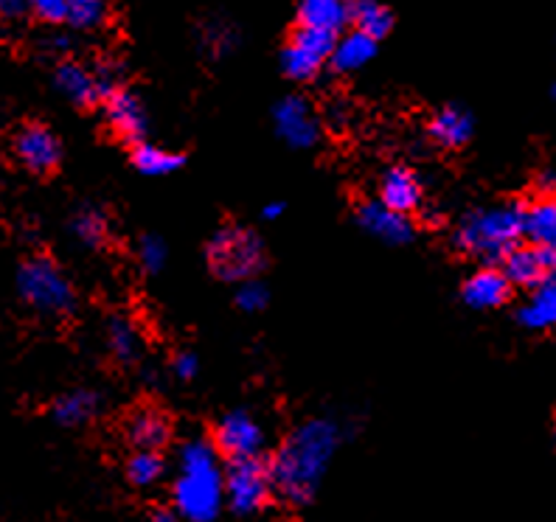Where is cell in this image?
Here are the masks:
<instances>
[{"instance_id":"cell-1","label":"cell","mask_w":556,"mask_h":522,"mask_svg":"<svg viewBox=\"0 0 556 522\" xmlns=\"http://www.w3.org/2000/svg\"><path fill=\"white\" fill-rule=\"evenodd\" d=\"M340 442L338 424L326 419H315L292 430V435L278 449L273 458V486L278 495L292 506H304L313 500L320 478L326 475V467L334 458V449Z\"/></svg>"},{"instance_id":"cell-2","label":"cell","mask_w":556,"mask_h":522,"mask_svg":"<svg viewBox=\"0 0 556 522\" xmlns=\"http://www.w3.org/2000/svg\"><path fill=\"white\" fill-rule=\"evenodd\" d=\"M180 472H177L175 506L191 522L217 520L225 497V472L219 469L217 453L208 442L198 438L180 449Z\"/></svg>"},{"instance_id":"cell-3","label":"cell","mask_w":556,"mask_h":522,"mask_svg":"<svg viewBox=\"0 0 556 522\" xmlns=\"http://www.w3.org/2000/svg\"><path fill=\"white\" fill-rule=\"evenodd\" d=\"M526 237V205L506 203L472 211L455 233V244L486 265L503 262Z\"/></svg>"},{"instance_id":"cell-4","label":"cell","mask_w":556,"mask_h":522,"mask_svg":"<svg viewBox=\"0 0 556 522\" xmlns=\"http://www.w3.org/2000/svg\"><path fill=\"white\" fill-rule=\"evenodd\" d=\"M208 265L223 281H251L265 267V247L248 228L225 225L208 242Z\"/></svg>"},{"instance_id":"cell-5","label":"cell","mask_w":556,"mask_h":522,"mask_svg":"<svg viewBox=\"0 0 556 522\" xmlns=\"http://www.w3.org/2000/svg\"><path fill=\"white\" fill-rule=\"evenodd\" d=\"M17 292L35 313L46 318L68 315L74 309V290L51 258H28L17 270Z\"/></svg>"},{"instance_id":"cell-6","label":"cell","mask_w":556,"mask_h":522,"mask_svg":"<svg viewBox=\"0 0 556 522\" xmlns=\"http://www.w3.org/2000/svg\"><path fill=\"white\" fill-rule=\"evenodd\" d=\"M273 488V472L256 458H231L225 469V497L237 514H256L267 502Z\"/></svg>"},{"instance_id":"cell-7","label":"cell","mask_w":556,"mask_h":522,"mask_svg":"<svg viewBox=\"0 0 556 522\" xmlns=\"http://www.w3.org/2000/svg\"><path fill=\"white\" fill-rule=\"evenodd\" d=\"M334 46H338V35H334V31L299 26L295 28V35H292V40L287 42V48L281 51V71H285L290 79H313V76L324 68V62L332 60Z\"/></svg>"},{"instance_id":"cell-8","label":"cell","mask_w":556,"mask_h":522,"mask_svg":"<svg viewBox=\"0 0 556 522\" xmlns=\"http://www.w3.org/2000/svg\"><path fill=\"white\" fill-rule=\"evenodd\" d=\"M273 118H276V129L281 141H287L292 150H309L315 147L320 136V124L315 118L313 107L301 96H287L273 110Z\"/></svg>"},{"instance_id":"cell-9","label":"cell","mask_w":556,"mask_h":522,"mask_svg":"<svg viewBox=\"0 0 556 522\" xmlns=\"http://www.w3.org/2000/svg\"><path fill=\"white\" fill-rule=\"evenodd\" d=\"M214 444L228 458H256L265 447V430L258 428V421L244 410H233L219 421Z\"/></svg>"},{"instance_id":"cell-10","label":"cell","mask_w":556,"mask_h":522,"mask_svg":"<svg viewBox=\"0 0 556 522\" xmlns=\"http://www.w3.org/2000/svg\"><path fill=\"white\" fill-rule=\"evenodd\" d=\"M14 157L35 175H46V171L56 169V163L62 157V147L51 129L42 124H26V127L14 136Z\"/></svg>"},{"instance_id":"cell-11","label":"cell","mask_w":556,"mask_h":522,"mask_svg":"<svg viewBox=\"0 0 556 522\" xmlns=\"http://www.w3.org/2000/svg\"><path fill=\"white\" fill-rule=\"evenodd\" d=\"M357 222L359 228L371 237L382 239L388 244H405L407 239L414 237V225L407 219V214L394 211L391 205H386L382 200H374V203H363L357 208Z\"/></svg>"},{"instance_id":"cell-12","label":"cell","mask_w":556,"mask_h":522,"mask_svg":"<svg viewBox=\"0 0 556 522\" xmlns=\"http://www.w3.org/2000/svg\"><path fill=\"white\" fill-rule=\"evenodd\" d=\"M104 116L108 124L113 127L116 136H122L124 141H143L147 136V110H143L141 99L129 90H116V93L108 96V107H104Z\"/></svg>"},{"instance_id":"cell-13","label":"cell","mask_w":556,"mask_h":522,"mask_svg":"<svg viewBox=\"0 0 556 522\" xmlns=\"http://www.w3.org/2000/svg\"><path fill=\"white\" fill-rule=\"evenodd\" d=\"M554 258L556 253L545 251V247H536V244H529V247H520L517 244L509 256L503 258V272L509 276V281L515 287H536L540 281L554 270Z\"/></svg>"},{"instance_id":"cell-14","label":"cell","mask_w":556,"mask_h":522,"mask_svg":"<svg viewBox=\"0 0 556 522\" xmlns=\"http://www.w3.org/2000/svg\"><path fill=\"white\" fill-rule=\"evenodd\" d=\"M511 287L515 284H511L506 272L495 270V267H486V270H478L464 284L462 295L472 309H495V306H503L509 301Z\"/></svg>"},{"instance_id":"cell-15","label":"cell","mask_w":556,"mask_h":522,"mask_svg":"<svg viewBox=\"0 0 556 522\" xmlns=\"http://www.w3.org/2000/svg\"><path fill=\"white\" fill-rule=\"evenodd\" d=\"M520 323L526 329L543 332L556 326V270H551L536 287H531L529 301L520 306Z\"/></svg>"},{"instance_id":"cell-16","label":"cell","mask_w":556,"mask_h":522,"mask_svg":"<svg viewBox=\"0 0 556 522\" xmlns=\"http://www.w3.org/2000/svg\"><path fill=\"white\" fill-rule=\"evenodd\" d=\"M54 85L68 102L81 104V107L99 102V96L104 90L102 79H96L88 68H81L76 62H62L60 68H56Z\"/></svg>"},{"instance_id":"cell-17","label":"cell","mask_w":556,"mask_h":522,"mask_svg":"<svg viewBox=\"0 0 556 522\" xmlns=\"http://www.w3.org/2000/svg\"><path fill=\"white\" fill-rule=\"evenodd\" d=\"M380 200L386 205H391L394 211L410 214V211H416L421 205L419 177H416L410 169H405V166H394V169H388L386 177H382Z\"/></svg>"},{"instance_id":"cell-18","label":"cell","mask_w":556,"mask_h":522,"mask_svg":"<svg viewBox=\"0 0 556 522\" xmlns=\"http://www.w3.org/2000/svg\"><path fill=\"white\" fill-rule=\"evenodd\" d=\"M526 237L536 247L556 253V194H543L526 205Z\"/></svg>"},{"instance_id":"cell-19","label":"cell","mask_w":556,"mask_h":522,"mask_svg":"<svg viewBox=\"0 0 556 522\" xmlns=\"http://www.w3.org/2000/svg\"><path fill=\"white\" fill-rule=\"evenodd\" d=\"M352 21V0H301L299 26L326 28L338 35Z\"/></svg>"},{"instance_id":"cell-20","label":"cell","mask_w":556,"mask_h":522,"mask_svg":"<svg viewBox=\"0 0 556 522\" xmlns=\"http://www.w3.org/2000/svg\"><path fill=\"white\" fill-rule=\"evenodd\" d=\"M430 138L447 150H458L472 138V116L462 107H444L430 122Z\"/></svg>"},{"instance_id":"cell-21","label":"cell","mask_w":556,"mask_h":522,"mask_svg":"<svg viewBox=\"0 0 556 522\" xmlns=\"http://www.w3.org/2000/svg\"><path fill=\"white\" fill-rule=\"evenodd\" d=\"M374 51H377V40H374L371 35H366V31L354 28L352 35L338 40L334 54L329 62H332V68L338 71V74H352V71H359L363 65L371 62Z\"/></svg>"},{"instance_id":"cell-22","label":"cell","mask_w":556,"mask_h":522,"mask_svg":"<svg viewBox=\"0 0 556 522\" xmlns=\"http://www.w3.org/2000/svg\"><path fill=\"white\" fill-rule=\"evenodd\" d=\"M352 23L354 28L371 35L374 40H382L394 26V17H391V9L380 0H352Z\"/></svg>"},{"instance_id":"cell-23","label":"cell","mask_w":556,"mask_h":522,"mask_svg":"<svg viewBox=\"0 0 556 522\" xmlns=\"http://www.w3.org/2000/svg\"><path fill=\"white\" fill-rule=\"evenodd\" d=\"M129 438L138 449H157L169 442V421L155 410H143L129 424Z\"/></svg>"},{"instance_id":"cell-24","label":"cell","mask_w":556,"mask_h":522,"mask_svg":"<svg viewBox=\"0 0 556 522\" xmlns=\"http://www.w3.org/2000/svg\"><path fill=\"white\" fill-rule=\"evenodd\" d=\"M132 163H136V169L141 175L150 177H161V175H172L184 166V157L175 155V152H166L161 147H152V143H136V152H132Z\"/></svg>"},{"instance_id":"cell-25","label":"cell","mask_w":556,"mask_h":522,"mask_svg":"<svg viewBox=\"0 0 556 522\" xmlns=\"http://www.w3.org/2000/svg\"><path fill=\"white\" fill-rule=\"evenodd\" d=\"M99 410V396L93 391H74V394L62 396L54 407V416L60 424L74 428V424H85L90 421Z\"/></svg>"},{"instance_id":"cell-26","label":"cell","mask_w":556,"mask_h":522,"mask_svg":"<svg viewBox=\"0 0 556 522\" xmlns=\"http://www.w3.org/2000/svg\"><path fill=\"white\" fill-rule=\"evenodd\" d=\"M108 346L110 352L116 354V360L132 362L138 357V348H141V340H138L136 326L129 320H110L108 326Z\"/></svg>"},{"instance_id":"cell-27","label":"cell","mask_w":556,"mask_h":522,"mask_svg":"<svg viewBox=\"0 0 556 522\" xmlns=\"http://www.w3.org/2000/svg\"><path fill=\"white\" fill-rule=\"evenodd\" d=\"M163 475V461L157 458L155 449H138L127 463V478L136 486H152Z\"/></svg>"},{"instance_id":"cell-28","label":"cell","mask_w":556,"mask_h":522,"mask_svg":"<svg viewBox=\"0 0 556 522\" xmlns=\"http://www.w3.org/2000/svg\"><path fill=\"white\" fill-rule=\"evenodd\" d=\"M74 233L79 237L81 244L96 247L108 237V222H104V217L96 208H81L74 217Z\"/></svg>"},{"instance_id":"cell-29","label":"cell","mask_w":556,"mask_h":522,"mask_svg":"<svg viewBox=\"0 0 556 522\" xmlns=\"http://www.w3.org/2000/svg\"><path fill=\"white\" fill-rule=\"evenodd\" d=\"M65 21L74 28H96L104 21V0H71Z\"/></svg>"},{"instance_id":"cell-30","label":"cell","mask_w":556,"mask_h":522,"mask_svg":"<svg viewBox=\"0 0 556 522\" xmlns=\"http://www.w3.org/2000/svg\"><path fill=\"white\" fill-rule=\"evenodd\" d=\"M166 256H169V253H166V244L157 237H143L141 244H138V262H141V267L147 272L163 270Z\"/></svg>"},{"instance_id":"cell-31","label":"cell","mask_w":556,"mask_h":522,"mask_svg":"<svg viewBox=\"0 0 556 522\" xmlns=\"http://www.w3.org/2000/svg\"><path fill=\"white\" fill-rule=\"evenodd\" d=\"M237 304L244 313H262L267 306V290L256 281H242L237 292Z\"/></svg>"},{"instance_id":"cell-32","label":"cell","mask_w":556,"mask_h":522,"mask_svg":"<svg viewBox=\"0 0 556 522\" xmlns=\"http://www.w3.org/2000/svg\"><path fill=\"white\" fill-rule=\"evenodd\" d=\"M31 12L46 23H60L68 17V3L71 0H28Z\"/></svg>"},{"instance_id":"cell-33","label":"cell","mask_w":556,"mask_h":522,"mask_svg":"<svg viewBox=\"0 0 556 522\" xmlns=\"http://www.w3.org/2000/svg\"><path fill=\"white\" fill-rule=\"evenodd\" d=\"M175 377H180V380H194L198 377V357L194 354H180L175 360Z\"/></svg>"},{"instance_id":"cell-34","label":"cell","mask_w":556,"mask_h":522,"mask_svg":"<svg viewBox=\"0 0 556 522\" xmlns=\"http://www.w3.org/2000/svg\"><path fill=\"white\" fill-rule=\"evenodd\" d=\"M31 9V3L28 0H0V12H3V17L7 21H17V17H23V14Z\"/></svg>"},{"instance_id":"cell-35","label":"cell","mask_w":556,"mask_h":522,"mask_svg":"<svg viewBox=\"0 0 556 522\" xmlns=\"http://www.w3.org/2000/svg\"><path fill=\"white\" fill-rule=\"evenodd\" d=\"M262 214H265V219H276V217H281V214H285V205L270 203V205H265V211H262Z\"/></svg>"},{"instance_id":"cell-36","label":"cell","mask_w":556,"mask_h":522,"mask_svg":"<svg viewBox=\"0 0 556 522\" xmlns=\"http://www.w3.org/2000/svg\"><path fill=\"white\" fill-rule=\"evenodd\" d=\"M155 520H166V522H169V520H175V514H169V511H157Z\"/></svg>"},{"instance_id":"cell-37","label":"cell","mask_w":556,"mask_h":522,"mask_svg":"<svg viewBox=\"0 0 556 522\" xmlns=\"http://www.w3.org/2000/svg\"><path fill=\"white\" fill-rule=\"evenodd\" d=\"M554 96H556V90H554Z\"/></svg>"}]
</instances>
